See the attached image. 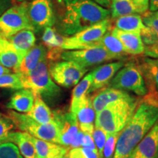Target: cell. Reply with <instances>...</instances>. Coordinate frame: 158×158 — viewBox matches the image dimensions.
Wrapping results in <instances>:
<instances>
[{
  "label": "cell",
  "instance_id": "cell-47",
  "mask_svg": "<svg viewBox=\"0 0 158 158\" xmlns=\"http://www.w3.org/2000/svg\"><path fill=\"white\" fill-rule=\"evenodd\" d=\"M154 13H155V15H157V16L158 17V10L157 11H156V12H153Z\"/></svg>",
  "mask_w": 158,
  "mask_h": 158
},
{
  "label": "cell",
  "instance_id": "cell-4",
  "mask_svg": "<svg viewBox=\"0 0 158 158\" xmlns=\"http://www.w3.org/2000/svg\"><path fill=\"white\" fill-rule=\"evenodd\" d=\"M20 74V73H19ZM24 89L32 90L45 102L54 103L59 100L62 90L51 78L48 70V59L42 61L31 72L22 76Z\"/></svg>",
  "mask_w": 158,
  "mask_h": 158
},
{
  "label": "cell",
  "instance_id": "cell-41",
  "mask_svg": "<svg viewBox=\"0 0 158 158\" xmlns=\"http://www.w3.org/2000/svg\"><path fill=\"white\" fill-rule=\"evenodd\" d=\"M84 133H83L81 130H80V129H79V131L78 134H77L76 137L75 138L73 141L72 143L70 144V147L71 149H73V148H78V147H81V143L83 141V138H84Z\"/></svg>",
  "mask_w": 158,
  "mask_h": 158
},
{
  "label": "cell",
  "instance_id": "cell-12",
  "mask_svg": "<svg viewBox=\"0 0 158 158\" xmlns=\"http://www.w3.org/2000/svg\"><path fill=\"white\" fill-rule=\"evenodd\" d=\"M54 117L59 128V144L70 148L79 131V124L75 114L54 111Z\"/></svg>",
  "mask_w": 158,
  "mask_h": 158
},
{
  "label": "cell",
  "instance_id": "cell-21",
  "mask_svg": "<svg viewBox=\"0 0 158 158\" xmlns=\"http://www.w3.org/2000/svg\"><path fill=\"white\" fill-rule=\"evenodd\" d=\"M34 102V92L29 89H21L12 95L6 107L18 113L28 114L32 108Z\"/></svg>",
  "mask_w": 158,
  "mask_h": 158
},
{
  "label": "cell",
  "instance_id": "cell-31",
  "mask_svg": "<svg viewBox=\"0 0 158 158\" xmlns=\"http://www.w3.org/2000/svg\"><path fill=\"white\" fill-rule=\"evenodd\" d=\"M0 88L19 90L24 89L22 77L19 73H10L0 76Z\"/></svg>",
  "mask_w": 158,
  "mask_h": 158
},
{
  "label": "cell",
  "instance_id": "cell-1",
  "mask_svg": "<svg viewBox=\"0 0 158 158\" xmlns=\"http://www.w3.org/2000/svg\"><path fill=\"white\" fill-rule=\"evenodd\" d=\"M158 120V93L148 92L139 100L130 121L118 133L113 158H128Z\"/></svg>",
  "mask_w": 158,
  "mask_h": 158
},
{
  "label": "cell",
  "instance_id": "cell-5",
  "mask_svg": "<svg viewBox=\"0 0 158 158\" xmlns=\"http://www.w3.org/2000/svg\"><path fill=\"white\" fill-rule=\"evenodd\" d=\"M111 29L110 19L100 21L88 28L78 31L70 37H64L62 50H81L99 46V43L104 35Z\"/></svg>",
  "mask_w": 158,
  "mask_h": 158
},
{
  "label": "cell",
  "instance_id": "cell-42",
  "mask_svg": "<svg viewBox=\"0 0 158 158\" xmlns=\"http://www.w3.org/2000/svg\"><path fill=\"white\" fill-rule=\"evenodd\" d=\"M13 5L12 0H0V16Z\"/></svg>",
  "mask_w": 158,
  "mask_h": 158
},
{
  "label": "cell",
  "instance_id": "cell-33",
  "mask_svg": "<svg viewBox=\"0 0 158 158\" xmlns=\"http://www.w3.org/2000/svg\"><path fill=\"white\" fill-rule=\"evenodd\" d=\"M118 133H108L107 138L102 149V156L100 158H113L115 153L116 146L117 143Z\"/></svg>",
  "mask_w": 158,
  "mask_h": 158
},
{
  "label": "cell",
  "instance_id": "cell-20",
  "mask_svg": "<svg viewBox=\"0 0 158 158\" xmlns=\"http://www.w3.org/2000/svg\"><path fill=\"white\" fill-rule=\"evenodd\" d=\"M3 142L14 143L23 158H37L34 144L29 140L25 132L10 131L5 137L0 138V143Z\"/></svg>",
  "mask_w": 158,
  "mask_h": 158
},
{
  "label": "cell",
  "instance_id": "cell-15",
  "mask_svg": "<svg viewBox=\"0 0 158 158\" xmlns=\"http://www.w3.org/2000/svg\"><path fill=\"white\" fill-rule=\"evenodd\" d=\"M24 56L7 39L0 37V64L2 66L16 73Z\"/></svg>",
  "mask_w": 158,
  "mask_h": 158
},
{
  "label": "cell",
  "instance_id": "cell-27",
  "mask_svg": "<svg viewBox=\"0 0 158 158\" xmlns=\"http://www.w3.org/2000/svg\"><path fill=\"white\" fill-rule=\"evenodd\" d=\"M110 29L102 37L99 43V45L106 49L116 59H121L127 54L121 41L112 34Z\"/></svg>",
  "mask_w": 158,
  "mask_h": 158
},
{
  "label": "cell",
  "instance_id": "cell-23",
  "mask_svg": "<svg viewBox=\"0 0 158 158\" xmlns=\"http://www.w3.org/2000/svg\"><path fill=\"white\" fill-rule=\"evenodd\" d=\"M26 114L41 124H48L54 122L53 111L41 97L37 94H35V102L32 108Z\"/></svg>",
  "mask_w": 158,
  "mask_h": 158
},
{
  "label": "cell",
  "instance_id": "cell-39",
  "mask_svg": "<svg viewBox=\"0 0 158 158\" xmlns=\"http://www.w3.org/2000/svg\"><path fill=\"white\" fill-rule=\"evenodd\" d=\"M86 148V149H89L91 150H94V151H98L97 149L95 143H94L93 138H92V135L90 134H85L84 138H83V141L81 143V147Z\"/></svg>",
  "mask_w": 158,
  "mask_h": 158
},
{
  "label": "cell",
  "instance_id": "cell-3",
  "mask_svg": "<svg viewBox=\"0 0 158 158\" xmlns=\"http://www.w3.org/2000/svg\"><path fill=\"white\" fill-rule=\"evenodd\" d=\"M138 102V98L131 95L112 102L96 113L94 126L107 133H119L133 115Z\"/></svg>",
  "mask_w": 158,
  "mask_h": 158
},
{
  "label": "cell",
  "instance_id": "cell-48",
  "mask_svg": "<svg viewBox=\"0 0 158 158\" xmlns=\"http://www.w3.org/2000/svg\"><path fill=\"white\" fill-rule=\"evenodd\" d=\"M62 158H68V157H67V156H65V155H64V157H62Z\"/></svg>",
  "mask_w": 158,
  "mask_h": 158
},
{
  "label": "cell",
  "instance_id": "cell-24",
  "mask_svg": "<svg viewBox=\"0 0 158 158\" xmlns=\"http://www.w3.org/2000/svg\"><path fill=\"white\" fill-rule=\"evenodd\" d=\"M6 39L17 51L24 55L34 46L36 42L35 31L30 29H23Z\"/></svg>",
  "mask_w": 158,
  "mask_h": 158
},
{
  "label": "cell",
  "instance_id": "cell-45",
  "mask_svg": "<svg viewBox=\"0 0 158 158\" xmlns=\"http://www.w3.org/2000/svg\"><path fill=\"white\" fill-rule=\"evenodd\" d=\"M11 73V71L10 69L5 68V67H4L0 64V76H2L4 74H7V73Z\"/></svg>",
  "mask_w": 158,
  "mask_h": 158
},
{
  "label": "cell",
  "instance_id": "cell-26",
  "mask_svg": "<svg viewBox=\"0 0 158 158\" xmlns=\"http://www.w3.org/2000/svg\"><path fill=\"white\" fill-rule=\"evenodd\" d=\"M114 28L123 31L141 35L142 31L146 29V26L143 22L141 15L135 13L116 19Z\"/></svg>",
  "mask_w": 158,
  "mask_h": 158
},
{
  "label": "cell",
  "instance_id": "cell-19",
  "mask_svg": "<svg viewBox=\"0 0 158 158\" xmlns=\"http://www.w3.org/2000/svg\"><path fill=\"white\" fill-rule=\"evenodd\" d=\"M110 31L114 36L121 41L127 54L137 56L143 54L145 45L142 40L141 35L118 30L114 27L111 28Z\"/></svg>",
  "mask_w": 158,
  "mask_h": 158
},
{
  "label": "cell",
  "instance_id": "cell-46",
  "mask_svg": "<svg viewBox=\"0 0 158 158\" xmlns=\"http://www.w3.org/2000/svg\"><path fill=\"white\" fill-rule=\"evenodd\" d=\"M19 2H27V0H16Z\"/></svg>",
  "mask_w": 158,
  "mask_h": 158
},
{
  "label": "cell",
  "instance_id": "cell-2",
  "mask_svg": "<svg viewBox=\"0 0 158 158\" xmlns=\"http://www.w3.org/2000/svg\"><path fill=\"white\" fill-rule=\"evenodd\" d=\"M64 6L60 28L64 35H73L83 29L109 19L110 10L92 0H60Z\"/></svg>",
  "mask_w": 158,
  "mask_h": 158
},
{
  "label": "cell",
  "instance_id": "cell-38",
  "mask_svg": "<svg viewBox=\"0 0 158 158\" xmlns=\"http://www.w3.org/2000/svg\"><path fill=\"white\" fill-rule=\"evenodd\" d=\"M138 14L142 15L149 10V0H132Z\"/></svg>",
  "mask_w": 158,
  "mask_h": 158
},
{
  "label": "cell",
  "instance_id": "cell-44",
  "mask_svg": "<svg viewBox=\"0 0 158 158\" xmlns=\"http://www.w3.org/2000/svg\"><path fill=\"white\" fill-rule=\"evenodd\" d=\"M149 10L150 12H156L158 10V0H149Z\"/></svg>",
  "mask_w": 158,
  "mask_h": 158
},
{
  "label": "cell",
  "instance_id": "cell-17",
  "mask_svg": "<svg viewBox=\"0 0 158 158\" xmlns=\"http://www.w3.org/2000/svg\"><path fill=\"white\" fill-rule=\"evenodd\" d=\"M27 135L34 144L37 158H62L68 152V148L59 143L39 139L29 133Z\"/></svg>",
  "mask_w": 158,
  "mask_h": 158
},
{
  "label": "cell",
  "instance_id": "cell-36",
  "mask_svg": "<svg viewBox=\"0 0 158 158\" xmlns=\"http://www.w3.org/2000/svg\"><path fill=\"white\" fill-rule=\"evenodd\" d=\"M107 135L108 133L105 132L101 128L94 126L93 133H92V138H93L96 148L98 151L100 158L102 156V149H103L105 143H106V138H107Z\"/></svg>",
  "mask_w": 158,
  "mask_h": 158
},
{
  "label": "cell",
  "instance_id": "cell-14",
  "mask_svg": "<svg viewBox=\"0 0 158 158\" xmlns=\"http://www.w3.org/2000/svg\"><path fill=\"white\" fill-rule=\"evenodd\" d=\"M128 158H158V120Z\"/></svg>",
  "mask_w": 158,
  "mask_h": 158
},
{
  "label": "cell",
  "instance_id": "cell-37",
  "mask_svg": "<svg viewBox=\"0 0 158 158\" xmlns=\"http://www.w3.org/2000/svg\"><path fill=\"white\" fill-rule=\"evenodd\" d=\"M14 127L10 118L0 112V138L7 135Z\"/></svg>",
  "mask_w": 158,
  "mask_h": 158
},
{
  "label": "cell",
  "instance_id": "cell-9",
  "mask_svg": "<svg viewBox=\"0 0 158 158\" xmlns=\"http://www.w3.org/2000/svg\"><path fill=\"white\" fill-rule=\"evenodd\" d=\"M48 70L53 81L59 86L70 88L76 86L88 72L84 68L71 61H58L48 65Z\"/></svg>",
  "mask_w": 158,
  "mask_h": 158
},
{
  "label": "cell",
  "instance_id": "cell-40",
  "mask_svg": "<svg viewBox=\"0 0 158 158\" xmlns=\"http://www.w3.org/2000/svg\"><path fill=\"white\" fill-rule=\"evenodd\" d=\"M143 54L147 57L158 59V44L145 45Z\"/></svg>",
  "mask_w": 158,
  "mask_h": 158
},
{
  "label": "cell",
  "instance_id": "cell-16",
  "mask_svg": "<svg viewBox=\"0 0 158 158\" xmlns=\"http://www.w3.org/2000/svg\"><path fill=\"white\" fill-rule=\"evenodd\" d=\"M138 68L145 81L148 92L158 93V59L141 58Z\"/></svg>",
  "mask_w": 158,
  "mask_h": 158
},
{
  "label": "cell",
  "instance_id": "cell-28",
  "mask_svg": "<svg viewBox=\"0 0 158 158\" xmlns=\"http://www.w3.org/2000/svg\"><path fill=\"white\" fill-rule=\"evenodd\" d=\"M92 80H93V75H92V72H90L88 74H86L76 85L73 91L69 111L75 114V110H76L77 106H78V104L80 103L83 99L88 94V91L89 89L91 84H92Z\"/></svg>",
  "mask_w": 158,
  "mask_h": 158
},
{
  "label": "cell",
  "instance_id": "cell-34",
  "mask_svg": "<svg viewBox=\"0 0 158 158\" xmlns=\"http://www.w3.org/2000/svg\"><path fill=\"white\" fill-rule=\"evenodd\" d=\"M0 158H23L19 149L10 142L0 143Z\"/></svg>",
  "mask_w": 158,
  "mask_h": 158
},
{
  "label": "cell",
  "instance_id": "cell-10",
  "mask_svg": "<svg viewBox=\"0 0 158 158\" xmlns=\"http://www.w3.org/2000/svg\"><path fill=\"white\" fill-rule=\"evenodd\" d=\"M59 58L62 60L74 62L86 69L116 59L100 45L81 50H61Z\"/></svg>",
  "mask_w": 158,
  "mask_h": 158
},
{
  "label": "cell",
  "instance_id": "cell-43",
  "mask_svg": "<svg viewBox=\"0 0 158 158\" xmlns=\"http://www.w3.org/2000/svg\"><path fill=\"white\" fill-rule=\"evenodd\" d=\"M92 1L94 2L95 3L98 4L99 5L107 9L108 7H110V2H111V0H92Z\"/></svg>",
  "mask_w": 158,
  "mask_h": 158
},
{
  "label": "cell",
  "instance_id": "cell-13",
  "mask_svg": "<svg viewBox=\"0 0 158 158\" xmlns=\"http://www.w3.org/2000/svg\"><path fill=\"white\" fill-rule=\"evenodd\" d=\"M124 64H125V62L124 60H118L100 65L94 69L92 71V75H93V80L88 91V94L101 89L107 86L116 74V73Z\"/></svg>",
  "mask_w": 158,
  "mask_h": 158
},
{
  "label": "cell",
  "instance_id": "cell-29",
  "mask_svg": "<svg viewBox=\"0 0 158 158\" xmlns=\"http://www.w3.org/2000/svg\"><path fill=\"white\" fill-rule=\"evenodd\" d=\"M95 113L89 94H87L83 99L75 110L79 124H94Z\"/></svg>",
  "mask_w": 158,
  "mask_h": 158
},
{
  "label": "cell",
  "instance_id": "cell-30",
  "mask_svg": "<svg viewBox=\"0 0 158 158\" xmlns=\"http://www.w3.org/2000/svg\"><path fill=\"white\" fill-rule=\"evenodd\" d=\"M110 12V17L114 19L137 13L132 0H111Z\"/></svg>",
  "mask_w": 158,
  "mask_h": 158
},
{
  "label": "cell",
  "instance_id": "cell-11",
  "mask_svg": "<svg viewBox=\"0 0 158 158\" xmlns=\"http://www.w3.org/2000/svg\"><path fill=\"white\" fill-rule=\"evenodd\" d=\"M29 21L35 32L52 27L56 23L52 0H31L28 2Z\"/></svg>",
  "mask_w": 158,
  "mask_h": 158
},
{
  "label": "cell",
  "instance_id": "cell-35",
  "mask_svg": "<svg viewBox=\"0 0 158 158\" xmlns=\"http://www.w3.org/2000/svg\"><path fill=\"white\" fill-rule=\"evenodd\" d=\"M65 156L68 158H100L98 151L84 147L73 148L68 150Z\"/></svg>",
  "mask_w": 158,
  "mask_h": 158
},
{
  "label": "cell",
  "instance_id": "cell-32",
  "mask_svg": "<svg viewBox=\"0 0 158 158\" xmlns=\"http://www.w3.org/2000/svg\"><path fill=\"white\" fill-rule=\"evenodd\" d=\"M43 45L51 49H61L64 40V37L57 34L52 27H47L43 30L42 36Z\"/></svg>",
  "mask_w": 158,
  "mask_h": 158
},
{
  "label": "cell",
  "instance_id": "cell-22",
  "mask_svg": "<svg viewBox=\"0 0 158 158\" xmlns=\"http://www.w3.org/2000/svg\"><path fill=\"white\" fill-rule=\"evenodd\" d=\"M47 56L48 51L44 45H35L23 57L22 62L16 73H19L22 76L27 75L36 68L39 63L45 59H48Z\"/></svg>",
  "mask_w": 158,
  "mask_h": 158
},
{
  "label": "cell",
  "instance_id": "cell-18",
  "mask_svg": "<svg viewBox=\"0 0 158 158\" xmlns=\"http://www.w3.org/2000/svg\"><path fill=\"white\" fill-rule=\"evenodd\" d=\"M131 96L127 92L107 87L102 88L94 96L91 97L92 103L96 113L102 110L108 105Z\"/></svg>",
  "mask_w": 158,
  "mask_h": 158
},
{
  "label": "cell",
  "instance_id": "cell-8",
  "mask_svg": "<svg viewBox=\"0 0 158 158\" xmlns=\"http://www.w3.org/2000/svg\"><path fill=\"white\" fill-rule=\"evenodd\" d=\"M28 2L12 5L0 16V37H11L23 29L33 31L28 15Z\"/></svg>",
  "mask_w": 158,
  "mask_h": 158
},
{
  "label": "cell",
  "instance_id": "cell-6",
  "mask_svg": "<svg viewBox=\"0 0 158 158\" xmlns=\"http://www.w3.org/2000/svg\"><path fill=\"white\" fill-rule=\"evenodd\" d=\"M7 116L20 131L29 133L39 139L59 143V128L55 120L51 124H41L29 117L27 114L18 113L12 110L7 112Z\"/></svg>",
  "mask_w": 158,
  "mask_h": 158
},
{
  "label": "cell",
  "instance_id": "cell-7",
  "mask_svg": "<svg viewBox=\"0 0 158 158\" xmlns=\"http://www.w3.org/2000/svg\"><path fill=\"white\" fill-rule=\"evenodd\" d=\"M108 85V87L133 92L139 97H143L148 93L141 70L133 62L124 64Z\"/></svg>",
  "mask_w": 158,
  "mask_h": 158
},
{
  "label": "cell",
  "instance_id": "cell-25",
  "mask_svg": "<svg viewBox=\"0 0 158 158\" xmlns=\"http://www.w3.org/2000/svg\"><path fill=\"white\" fill-rule=\"evenodd\" d=\"M141 17L144 25L147 27V31L141 35L144 45L158 44V17L150 11L142 14Z\"/></svg>",
  "mask_w": 158,
  "mask_h": 158
}]
</instances>
